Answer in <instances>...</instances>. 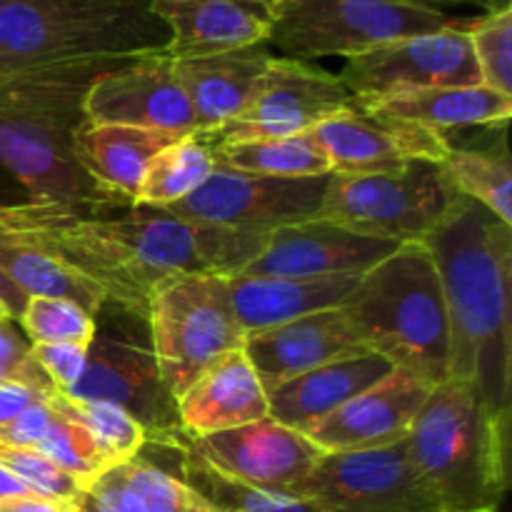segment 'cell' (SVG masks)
<instances>
[{"label":"cell","mask_w":512,"mask_h":512,"mask_svg":"<svg viewBox=\"0 0 512 512\" xmlns=\"http://www.w3.org/2000/svg\"><path fill=\"white\" fill-rule=\"evenodd\" d=\"M115 208V205H110ZM55 200L0 203V238L35 248L103 290L130 313L148 315L150 288L173 273L235 275L253 263L270 233L185 223L170 213L130 205L128 213Z\"/></svg>","instance_id":"obj_1"},{"label":"cell","mask_w":512,"mask_h":512,"mask_svg":"<svg viewBox=\"0 0 512 512\" xmlns=\"http://www.w3.org/2000/svg\"><path fill=\"white\" fill-rule=\"evenodd\" d=\"M448 315V378L500 415L512 403V225L460 195L425 240Z\"/></svg>","instance_id":"obj_2"},{"label":"cell","mask_w":512,"mask_h":512,"mask_svg":"<svg viewBox=\"0 0 512 512\" xmlns=\"http://www.w3.org/2000/svg\"><path fill=\"white\" fill-rule=\"evenodd\" d=\"M120 63L128 60H88L0 75V168L28 190V200L80 208L128 203L100 190L73 158V135L85 120V90Z\"/></svg>","instance_id":"obj_3"},{"label":"cell","mask_w":512,"mask_h":512,"mask_svg":"<svg viewBox=\"0 0 512 512\" xmlns=\"http://www.w3.org/2000/svg\"><path fill=\"white\" fill-rule=\"evenodd\" d=\"M405 440L445 512H498L510 488V418L473 385H435Z\"/></svg>","instance_id":"obj_4"},{"label":"cell","mask_w":512,"mask_h":512,"mask_svg":"<svg viewBox=\"0 0 512 512\" xmlns=\"http://www.w3.org/2000/svg\"><path fill=\"white\" fill-rule=\"evenodd\" d=\"M370 353L435 385L448 380V315L425 243H403L360 275L340 305Z\"/></svg>","instance_id":"obj_5"},{"label":"cell","mask_w":512,"mask_h":512,"mask_svg":"<svg viewBox=\"0 0 512 512\" xmlns=\"http://www.w3.org/2000/svg\"><path fill=\"white\" fill-rule=\"evenodd\" d=\"M153 0H8L0 15L3 73L133 60L168 50Z\"/></svg>","instance_id":"obj_6"},{"label":"cell","mask_w":512,"mask_h":512,"mask_svg":"<svg viewBox=\"0 0 512 512\" xmlns=\"http://www.w3.org/2000/svg\"><path fill=\"white\" fill-rule=\"evenodd\" d=\"M145 323L160 380L175 403L200 373L245 345L225 275H165L150 288Z\"/></svg>","instance_id":"obj_7"},{"label":"cell","mask_w":512,"mask_h":512,"mask_svg":"<svg viewBox=\"0 0 512 512\" xmlns=\"http://www.w3.org/2000/svg\"><path fill=\"white\" fill-rule=\"evenodd\" d=\"M468 20L420 0H280L268 48L283 58H353L410 35L458 28Z\"/></svg>","instance_id":"obj_8"},{"label":"cell","mask_w":512,"mask_h":512,"mask_svg":"<svg viewBox=\"0 0 512 512\" xmlns=\"http://www.w3.org/2000/svg\"><path fill=\"white\" fill-rule=\"evenodd\" d=\"M460 195L438 163L418 160L400 173H330L313 220L390 243H420Z\"/></svg>","instance_id":"obj_9"},{"label":"cell","mask_w":512,"mask_h":512,"mask_svg":"<svg viewBox=\"0 0 512 512\" xmlns=\"http://www.w3.org/2000/svg\"><path fill=\"white\" fill-rule=\"evenodd\" d=\"M65 395L118 405L143 425L148 443L173 445L183 433L178 403L160 380L148 323L110 300L95 313L83 378Z\"/></svg>","instance_id":"obj_10"},{"label":"cell","mask_w":512,"mask_h":512,"mask_svg":"<svg viewBox=\"0 0 512 512\" xmlns=\"http://www.w3.org/2000/svg\"><path fill=\"white\" fill-rule=\"evenodd\" d=\"M293 495L310 500L320 512H445L415 468L408 440L325 453Z\"/></svg>","instance_id":"obj_11"},{"label":"cell","mask_w":512,"mask_h":512,"mask_svg":"<svg viewBox=\"0 0 512 512\" xmlns=\"http://www.w3.org/2000/svg\"><path fill=\"white\" fill-rule=\"evenodd\" d=\"M470 20L438 33L410 35L345 58L338 78L355 103L390 98L425 88L483 85L468 38Z\"/></svg>","instance_id":"obj_12"},{"label":"cell","mask_w":512,"mask_h":512,"mask_svg":"<svg viewBox=\"0 0 512 512\" xmlns=\"http://www.w3.org/2000/svg\"><path fill=\"white\" fill-rule=\"evenodd\" d=\"M328 178H268L215 165L195 193L165 208V213L185 223L273 233L283 225L313 220Z\"/></svg>","instance_id":"obj_13"},{"label":"cell","mask_w":512,"mask_h":512,"mask_svg":"<svg viewBox=\"0 0 512 512\" xmlns=\"http://www.w3.org/2000/svg\"><path fill=\"white\" fill-rule=\"evenodd\" d=\"M343 80L310 60L270 58L255 83L243 113L208 135L213 143L255 138H285L308 133L335 113L355 108Z\"/></svg>","instance_id":"obj_14"},{"label":"cell","mask_w":512,"mask_h":512,"mask_svg":"<svg viewBox=\"0 0 512 512\" xmlns=\"http://www.w3.org/2000/svg\"><path fill=\"white\" fill-rule=\"evenodd\" d=\"M83 118L98 125L195 133L193 108L175 73V60L165 53L100 73L85 90Z\"/></svg>","instance_id":"obj_15"},{"label":"cell","mask_w":512,"mask_h":512,"mask_svg":"<svg viewBox=\"0 0 512 512\" xmlns=\"http://www.w3.org/2000/svg\"><path fill=\"white\" fill-rule=\"evenodd\" d=\"M183 443L240 483L288 495H293L325 455L300 430L280 425L273 418L205 438H188L183 433Z\"/></svg>","instance_id":"obj_16"},{"label":"cell","mask_w":512,"mask_h":512,"mask_svg":"<svg viewBox=\"0 0 512 512\" xmlns=\"http://www.w3.org/2000/svg\"><path fill=\"white\" fill-rule=\"evenodd\" d=\"M313 133L333 173H400L418 160L440 165L450 148L448 135L358 105L323 120Z\"/></svg>","instance_id":"obj_17"},{"label":"cell","mask_w":512,"mask_h":512,"mask_svg":"<svg viewBox=\"0 0 512 512\" xmlns=\"http://www.w3.org/2000/svg\"><path fill=\"white\" fill-rule=\"evenodd\" d=\"M433 385L403 368L360 390L325 418L305 425L300 433L323 453H353L400 443L408 438Z\"/></svg>","instance_id":"obj_18"},{"label":"cell","mask_w":512,"mask_h":512,"mask_svg":"<svg viewBox=\"0 0 512 512\" xmlns=\"http://www.w3.org/2000/svg\"><path fill=\"white\" fill-rule=\"evenodd\" d=\"M398 243L365 238L335 228L323 220L283 225L268 235V243L253 263L235 275H275V278H335L368 273L388 258Z\"/></svg>","instance_id":"obj_19"},{"label":"cell","mask_w":512,"mask_h":512,"mask_svg":"<svg viewBox=\"0 0 512 512\" xmlns=\"http://www.w3.org/2000/svg\"><path fill=\"white\" fill-rule=\"evenodd\" d=\"M280 0H153L170 30L165 55L203 58L225 50L268 45Z\"/></svg>","instance_id":"obj_20"},{"label":"cell","mask_w":512,"mask_h":512,"mask_svg":"<svg viewBox=\"0 0 512 512\" xmlns=\"http://www.w3.org/2000/svg\"><path fill=\"white\" fill-rule=\"evenodd\" d=\"M243 350L265 388L333 360L370 353L340 308L245 335Z\"/></svg>","instance_id":"obj_21"},{"label":"cell","mask_w":512,"mask_h":512,"mask_svg":"<svg viewBox=\"0 0 512 512\" xmlns=\"http://www.w3.org/2000/svg\"><path fill=\"white\" fill-rule=\"evenodd\" d=\"M270 418L268 395L245 350H233L178 398L180 428L188 438L223 433Z\"/></svg>","instance_id":"obj_22"},{"label":"cell","mask_w":512,"mask_h":512,"mask_svg":"<svg viewBox=\"0 0 512 512\" xmlns=\"http://www.w3.org/2000/svg\"><path fill=\"white\" fill-rule=\"evenodd\" d=\"M355 283H358L355 275H335V278L225 275L230 308L243 335L340 308Z\"/></svg>","instance_id":"obj_23"},{"label":"cell","mask_w":512,"mask_h":512,"mask_svg":"<svg viewBox=\"0 0 512 512\" xmlns=\"http://www.w3.org/2000/svg\"><path fill=\"white\" fill-rule=\"evenodd\" d=\"M270 58L273 53L268 45H250L203 58L175 60V73L193 108L195 133L213 135L238 118Z\"/></svg>","instance_id":"obj_24"},{"label":"cell","mask_w":512,"mask_h":512,"mask_svg":"<svg viewBox=\"0 0 512 512\" xmlns=\"http://www.w3.org/2000/svg\"><path fill=\"white\" fill-rule=\"evenodd\" d=\"M75 512H218L178 473L165 470L140 450L90 480Z\"/></svg>","instance_id":"obj_25"},{"label":"cell","mask_w":512,"mask_h":512,"mask_svg":"<svg viewBox=\"0 0 512 512\" xmlns=\"http://www.w3.org/2000/svg\"><path fill=\"white\" fill-rule=\"evenodd\" d=\"M393 368L395 365L390 360L365 353L333 360L283 383L268 385L265 395H268L270 418L293 430H303L305 425L333 413L360 390L378 383Z\"/></svg>","instance_id":"obj_26"},{"label":"cell","mask_w":512,"mask_h":512,"mask_svg":"<svg viewBox=\"0 0 512 512\" xmlns=\"http://www.w3.org/2000/svg\"><path fill=\"white\" fill-rule=\"evenodd\" d=\"M183 135L83 120L73 135V158L100 190L133 203L150 158Z\"/></svg>","instance_id":"obj_27"},{"label":"cell","mask_w":512,"mask_h":512,"mask_svg":"<svg viewBox=\"0 0 512 512\" xmlns=\"http://www.w3.org/2000/svg\"><path fill=\"white\" fill-rule=\"evenodd\" d=\"M358 108L445 135V130L455 128H508L512 98L485 85H455L390 95L358 103Z\"/></svg>","instance_id":"obj_28"},{"label":"cell","mask_w":512,"mask_h":512,"mask_svg":"<svg viewBox=\"0 0 512 512\" xmlns=\"http://www.w3.org/2000/svg\"><path fill=\"white\" fill-rule=\"evenodd\" d=\"M220 168L240 173L268 175V178H318L330 175L328 155L313 130L285 135V138H255L213 143Z\"/></svg>","instance_id":"obj_29"},{"label":"cell","mask_w":512,"mask_h":512,"mask_svg":"<svg viewBox=\"0 0 512 512\" xmlns=\"http://www.w3.org/2000/svg\"><path fill=\"white\" fill-rule=\"evenodd\" d=\"M213 140L208 135L188 133L173 140L150 158L138 185L133 205L165 210L200 188L215 170Z\"/></svg>","instance_id":"obj_30"},{"label":"cell","mask_w":512,"mask_h":512,"mask_svg":"<svg viewBox=\"0 0 512 512\" xmlns=\"http://www.w3.org/2000/svg\"><path fill=\"white\" fill-rule=\"evenodd\" d=\"M173 448L180 478L218 512H320L310 500L253 488L220 473L183 443V433L173 440Z\"/></svg>","instance_id":"obj_31"},{"label":"cell","mask_w":512,"mask_h":512,"mask_svg":"<svg viewBox=\"0 0 512 512\" xmlns=\"http://www.w3.org/2000/svg\"><path fill=\"white\" fill-rule=\"evenodd\" d=\"M440 170L453 190L512 225V168L508 143L500 148H455L440 160Z\"/></svg>","instance_id":"obj_32"},{"label":"cell","mask_w":512,"mask_h":512,"mask_svg":"<svg viewBox=\"0 0 512 512\" xmlns=\"http://www.w3.org/2000/svg\"><path fill=\"white\" fill-rule=\"evenodd\" d=\"M0 273H3L25 298H33V295L68 298L73 300V303H78L80 308L88 310L90 315H95L105 303H108L103 290L85 283L78 275L68 273V270L60 268L58 263L45 258V255L38 253L35 248H28V245L15 243V240L8 238H0Z\"/></svg>","instance_id":"obj_33"},{"label":"cell","mask_w":512,"mask_h":512,"mask_svg":"<svg viewBox=\"0 0 512 512\" xmlns=\"http://www.w3.org/2000/svg\"><path fill=\"white\" fill-rule=\"evenodd\" d=\"M50 400L60 413L83 425L98 440V445L113 460V465L138 455L143 445L148 443V433H145L143 425L118 405L103 403V400H80L73 395L58 393V390Z\"/></svg>","instance_id":"obj_34"},{"label":"cell","mask_w":512,"mask_h":512,"mask_svg":"<svg viewBox=\"0 0 512 512\" xmlns=\"http://www.w3.org/2000/svg\"><path fill=\"white\" fill-rule=\"evenodd\" d=\"M30 343H78L90 345L95 335V315L68 298L33 295L25 300L18 318Z\"/></svg>","instance_id":"obj_35"},{"label":"cell","mask_w":512,"mask_h":512,"mask_svg":"<svg viewBox=\"0 0 512 512\" xmlns=\"http://www.w3.org/2000/svg\"><path fill=\"white\" fill-rule=\"evenodd\" d=\"M470 45L480 70V83L512 98V8L503 3L483 18L470 20Z\"/></svg>","instance_id":"obj_36"},{"label":"cell","mask_w":512,"mask_h":512,"mask_svg":"<svg viewBox=\"0 0 512 512\" xmlns=\"http://www.w3.org/2000/svg\"><path fill=\"white\" fill-rule=\"evenodd\" d=\"M50 398H53V395H50ZM50 403H53V400H50ZM35 450L48 455L53 463H58L60 468L68 470V473L73 475V478H78L83 485H88L90 480H95L103 470H108L110 465H113V460L105 455V450L100 448L98 440H95L83 425L60 413L58 408H55V418L48 435L40 440V445Z\"/></svg>","instance_id":"obj_37"},{"label":"cell","mask_w":512,"mask_h":512,"mask_svg":"<svg viewBox=\"0 0 512 512\" xmlns=\"http://www.w3.org/2000/svg\"><path fill=\"white\" fill-rule=\"evenodd\" d=\"M0 465L15 478L23 480L35 495L60 500V503H75L83 493L85 485L78 478L60 468L58 463L35 448H10L0 443Z\"/></svg>","instance_id":"obj_38"},{"label":"cell","mask_w":512,"mask_h":512,"mask_svg":"<svg viewBox=\"0 0 512 512\" xmlns=\"http://www.w3.org/2000/svg\"><path fill=\"white\" fill-rule=\"evenodd\" d=\"M0 385H28L40 393H55L48 375L35 363L33 345L15 320H0Z\"/></svg>","instance_id":"obj_39"},{"label":"cell","mask_w":512,"mask_h":512,"mask_svg":"<svg viewBox=\"0 0 512 512\" xmlns=\"http://www.w3.org/2000/svg\"><path fill=\"white\" fill-rule=\"evenodd\" d=\"M88 350L90 345L78 343H35L33 358L58 393H70L83 378Z\"/></svg>","instance_id":"obj_40"},{"label":"cell","mask_w":512,"mask_h":512,"mask_svg":"<svg viewBox=\"0 0 512 512\" xmlns=\"http://www.w3.org/2000/svg\"><path fill=\"white\" fill-rule=\"evenodd\" d=\"M55 408L50 398L40 400L33 408L20 413L10 423L0 425V443L10 445V448H38L40 440L48 435L50 425H53Z\"/></svg>","instance_id":"obj_41"},{"label":"cell","mask_w":512,"mask_h":512,"mask_svg":"<svg viewBox=\"0 0 512 512\" xmlns=\"http://www.w3.org/2000/svg\"><path fill=\"white\" fill-rule=\"evenodd\" d=\"M45 398H50V395L28 388V385H0V425L10 423Z\"/></svg>","instance_id":"obj_42"},{"label":"cell","mask_w":512,"mask_h":512,"mask_svg":"<svg viewBox=\"0 0 512 512\" xmlns=\"http://www.w3.org/2000/svg\"><path fill=\"white\" fill-rule=\"evenodd\" d=\"M0 512H75V503H60L43 495H23L0 500Z\"/></svg>","instance_id":"obj_43"},{"label":"cell","mask_w":512,"mask_h":512,"mask_svg":"<svg viewBox=\"0 0 512 512\" xmlns=\"http://www.w3.org/2000/svg\"><path fill=\"white\" fill-rule=\"evenodd\" d=\"M0 300L8 305L10 315H13V320L18 323L20 313H23V308H25V300H28V298H25V295L20 293V290L15 288V285L10 283V280L5 278L3 273H0Z\"/></svg>","instance_id":"obj_44"},{"label":"cell","mask_w":512,"mask_h":512,"mask_svg":"<svg viewBox=\"0 0 512 512\" xmlns=\"http://www.w3.org/2000/svg\"><path fill=\"white\" fill-rule=\"evenodd\" d=\"M23 495H35V493L23 483V480H18L13 473H8V470L0 465V500L23 498Z\"/></svg>","instance_id":"obj_45"},{"label":"cell","mask_w":512,"mask_h":512,"mask_svg":"<svg viewBox=\"0 0 512 512\" xmlns=\"http://www.w3.org/2000/svg\"><path fill=\"white\" fill-rule=\"evenodd\" d=\"M420 3H430V5H473V8H480L485 10V13H490V10L500 8L503 3H508V0H420Z\"/></svg>","instance_id":"obj_46"},{"label":"cell","mask_w":512,"mask_h":512,"mask_svg":"<svg viewBox=\"0 0 512 512\" xmlns=\"http://www.w3.org/2000/svg\"><path fill=\"white\" fill-rule=\"evenodd\" d=\"M0 320H13V315H10L8 305H5L3 300H0Z\"/></svg>","instance_id":"obj_47"},{"label":"cell","mask_w":512,"mask_h":512,"mask_svg":"<svg viewBox=\"0 0 512 512\" xmlns=\"http://www.w3.org/2000/svg\"><path fill=\"white\" fill-rule=\"evenodd\" d=\"M5 3H8V0H0V15H3V8H5Z\"/></svg>","instance_id":"obj_48"}]
</instances>
